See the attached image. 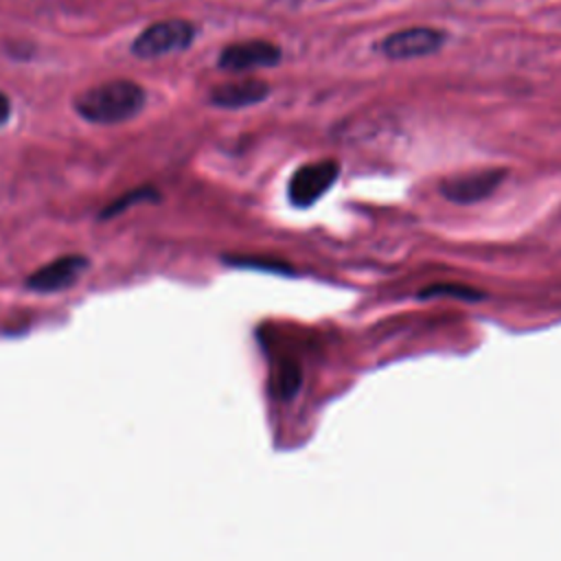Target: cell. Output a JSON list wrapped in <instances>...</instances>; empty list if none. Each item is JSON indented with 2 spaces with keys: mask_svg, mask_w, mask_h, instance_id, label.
<instances>
[{
  "mask_svg": "<svg viewBox=\"0 0 561 561\" xmlns=\"http://www.w3.org/2000/svg\"><path fill=\"white\" fill-rule=\"evenodd\" d=\"M145 105V90L127 79H114L83 90L75 99L81 118L99 125H116L134 118Z\"/></svg>",
  "mask_w": 561,
  "mask_h": 561,
  "instance_id": "cell-1",
  "label": "cell"
},
{
  "mask_svg": "<svg viewBox=\"0 0 561 561\" xmlns=\"http://www.w3.org/2000/svg\"><path fill=\"white\" fill-rule=\"evenodd\" d=\"M340 175L337 160L322 158L298 167L287 184V197L296 208H309L327 195Z\"/></svg>",
  "mask_w": 561,
  "mask_h": 561,
  "instance_id": "cell-2",
  "label": "cell"
},
{
  "mask_svg": "<svg viewBox=\"0 0 561 561\" xmlns=\"http://www.w3.org/2000/svg\"><path fill=\"white\" fill-rule=\"evenodd\" d=\"M195 31L188 22L184 20H164L158 24H151L147 31H142L131 50L138 57H158V55H167L173 50H182L191 44Z\"/></svg>",
  "mask_w": 561,
  "mask_h": 561,
  "instance_id": "cell-3",
  "label": "cell"
},
{
  "mask_svg": "<svg viewBox=\"0 0 561 561\" xmlns=\"http://www.w3.org/2000/svg\"><path fill=\"white\" fill-rule=\"evenodd\" d=\"M504 169H478L440 182V193L456 204H473L489 197L504 180Z\"/></svg>",
  "mask_w": 561,
  "mask_h": 561,
  "instance_id": "cell-4",
  "label": "cell"
},
{
  "mask_svg": "<svg viewBox=\"0 0 561 561\" xmlns=\"http://www.w3.org/2000/svg\"><path fill=\"white\" fill-rule=\"evenodd\" d=\"M445 42V33L430 26L403 28L381 42V53L388 59H416L436 53Z\"/></svg>",
  "mask_w": 561,
  "mask_h": 561,
  "instance_id": "cell-5",
  "label": "cell"
},
{
  "mask_svg": "<svg viewBox=\"0 0 561 561\" xmlns=\"http://www.w3.org/2000/svg\"><path fill=\"white\" fill-rule=\"evenodd\" d=\"M278 61H280V48L276 44L263 42V39L230 44L219 55V68L230 70V72L267 68V66H276Z\"/></svg>",
  "mask_w": 561,
  "mask_h": 561,
  "instance_id": "cell-6",
  "label": "cell"
},
{
  "mask_svg": "<svg viewBox=\"0 0 561 561\" xmlns=\"http://www.w3.org/2000/svg\"><path fill=\"white\" fill-rule=\"evenodd\" d=\"M85 267H88V259L85 256L68 254V256L55 259L48 265H44L37 272H33L26 278V287L35 289V291H42V294L61 291V289L75 285Z\"/></svg>",
  "mask_w": 561,
  "mask_h": 561,
  "instance_id": "cell-7",
  "label": "cell"
},
{
  "mask_svg": "<svg viewBox=\"0 0 561 561\" xmlns=\"http://www.w3.org/2000/svg\"><path fill=\"white\" fill-rule=\"evenodd\" d=\"M267 94H270V85L265 81L243 79V81L217 85L210 92V103L217 107L237 110V107H248V105L261 103L263 99H267Z\"/></svg>",
  "mask_w": 561,
  "mask_h": 561,
  "instance_id": "cell-8",
  "label": "cell"
},
{
  "mask_svg": "<svg viewBox=\"0 0 561 561\" xmlns=\"http://www.w3.org/2000/svg\"><path fill=\"white\" fill-rule=\"evenodd\" d=\"M419 296L421 298H425V296H430V298H434V296H456L458 300H482L484 298V294H480L478 289L462 287V285H445V283L425 287Z\"/></svg>",
  "mask_w": 561,
  "mask_h": 561,
  "instance_id": "cell-9",
  "label": "cell"
},
{
  "mask_svg": "<svg viewBox=\"0 0 561 561\" xmlns=\"http://www.w3.org/2000/svg\"><path fill=\"white\" fill-rule=\"evenodd\" d=\"M142 199H156V191L153 188H136L125 193L123 197H118L114 204H110L107 208H103L101 217H112L116 213H123L131 202H142Z\"/></svg>",
  "mask_w": 561,
  "mask_h": 561,
  "instance_id": "cell-10",
  "label": "cell"
},
{
  "mask_svg": "<svg viewBox=\"0 0 561 561\" xmlns=\"http://www.w3.org/2000/svg\"><path fill=\"white\" fill-rule=\"evenodd\" d=\"M230 265H241V267H256V270H267V272H289L291 267L285 261H274V259H259V256H232L226 259Z\"/></svg>",
  "mask_w": 561,
  "mask_h": 561,
  "instance_id": "cell-11",
  "label": "cell"
},
{
  "mask_svg": "<svg viewBox=\"0 0 561 561\" xmlns=\"http://www.w3.org/2000/svg\"><path fill=\"white\" fill-rule=\"evenodd\" d=\"M9 114H11V103H9V99L0 92V125L7 123Z\"/></svg>",
  "mask_w": 561,
  "mask_h": 561,
  "instance_id": "cell-12",
  "label": "cell"
}]
</instances>
